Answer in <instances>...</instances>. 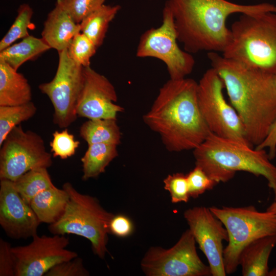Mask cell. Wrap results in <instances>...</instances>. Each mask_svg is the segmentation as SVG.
I'll use <instances>...</instances> for the list:
<instances>
[{"mask_svg":"<svg viewBox=\"0 0 276 276\" xmlns=\"http://www.w3.org/2000/svg\"><path fill=\"white\" fill-rule=\"evenodd\" d=\"M208 57L242 120L247 141L258 146L276 119L275 74L245 67L219 53L209 52Z\"/></svg>","mask_w":276,"mask_h":276,"instance_id":"6da1fadb","label":"cell"},{"mask_svg":"<svg viewBox=\"0 0 276 276\" xmlns=\"http://www.w3.org/2000/svg\"><path fill=\"white\" fill-rule=\"evenodd\" d=\"M197 90L198 82L193 79H170L143 117L170 152L193 150L211 132L199 107Z\"/></svg>","mask_w":276,"mask_h":276,"instance_id":"7a4b0ae2","label":"cell"},{"mask_svg":"<svg viewBox=\"0 0 276 276\" xmlns=\"http://www.w3.org/2000/svg\"><path fill=\"white\" fill-rule=\"evenodd\" d=\"M165 3L172 13L177 40L190 54L222 53L231 40L226 20L233 14L276 13V5L268 3L243 5L227 0H167Z\"/></svg>","mask_w":276,"mask_h":276,"instance_id":"3957f363","label":"cell"},{"mask_svg":"<svg viewBox=\"0 0 276 276\" xmlns=\"http://www.w3.org/2000/svg\"><path fill=\"white\" fill-rule=\"evenodd\" d=\"M248 143L219 136L212 132L193 150L195 166L201 168L218 183L226 182L237 171L262 176L276 196V167L265 149Z\"/></svg>","mask_w":276,"mask_h":276,"instance_id":"277c9868","label":"cell"},{"mask_svg":"<svg viewBox=\"0 0 276 276\" xmlns=\"http://www.w3.org/2000/svg\"><path fill=\"white\" fill-rule=\"evenodd\" d=\"M230 41L222 53L245 67L276 73V13L241 14L230 28Z\"/></svg>","mask_w":276,"mask_h":276,"instance_id":"5b68a950","label":"cell"},{"mask_svg":"<svg viewBox=\"0 0 276 276\" xmlns=\"http://www.w3.org/2000/svg\"><path fill=\"white\" fill-rule=\"evenodd\" d=\"M69 200L61 217L49 224L53 235L74 234L88 240L94 254L104 259L109 232V223L114 215L106 210L95 197L78 192L73 185L66 182L62 185Z\"/></svg>","mask_w":276,"mask_h":276,"instance_id":"8992f818","label":"cell"},{"mask_svg":"<svg viewBox=\"0 0 276 276\" xmlns=\"http://www.w3.org/2000/svg\"><path fill=\"white\" fill-rule=\"evenodd\" d=\"M210 209L222 222L228 233V244L223 250L226 274L236 271L240 254L248 244L259 238L276 234V215L272 213L259 212L252 205L212 206Z\"/></svg>","mask_w":276,"mask_h":276,"instance_id":"52a82bcc","label":"cell"},{"mask_svg":"<svg viewBox=\"0 0 276 276\" xmlns=\"http://www.w3.org/2000/svg\"><path fill=\"white\" fill-rule=\"evenodd\" d=\"M224 88L221 78L213 68L205 71L198 82V102L202 117L212 133L250 144L241 118L224 96Z\"/></svg>","mask_w":276,"mask_h":276,"instance_id":"ba28073f","label":"cell"},{"mask_svg":"<svg viewBox=\"0 0 276 276\" xmlns=\"http://www.w3.org/2000/svg\"><path fill=\"white\" fill-rule=\"evenodd\" d=\"M177 41L173 16L165 3L162 24L157 28L147 30L141 35L136 56L162 61L166 65L171 79L186 78L192 72L195 61L191 54L179 48Z\"/></svg>","mask_w":276,"mask_h":276,"instance_id":"9c48e42d","label":"cell"},{"mask_svg":"<svg viewBox=\"0 0 276 276\" xmlns=\"http://www.w3.org/2000/svg\"><path fill=\"white\" fill-rule=\"evenodd\" d=\"M0 146V179L14 181L31 170L52 165V154L46 150L42 137L25 131L20 125L9 133Z\"/></svg>","mask_w":276,"mask_h":276,"instance_id":"30bf717a","label":"cell"},{"mask_svg":"<svg viewBox=\"0 0 276 276\" xmlns=\"http://www.w3.org/2000/svg\"><path fill=\"white\" fill-rule=\"evenodd\" d=\"M196 241L189 229L172 247L152 246L141 262L147 276H210L211 270L198 255Z\"/></svg>","mask_w":276,"mask_h":276,"instance_id":"8fae6325","label":"cell"},{"mask_svg":"<svg viewBox=\"0 0 276 276\" xmlns=\"http://www.w3.org/2000/svg\"><path fill=\"white\" fill-rule=\"evenodd\" d=\"M58 63L52 80L39 85L54 108L53 122L60 128L77 119V104L83 84L84 67L70 57L67 50L58 52Z\"/></svg>","mask_w":276,"mask_h":276,"instance_id":"7c38bea8","label":"cell"},{"mask_svg":"<svg viewBox=\"0 0 276 276\" xmlns=\"http://www.w3.org/2000/svg\"><path fill=\"white\" fill-rule=\"evenodd\" d=\"M69 243L65 235L36 234L29 244L12 247L15 276H44L57 264L78 257L76 252L66 249Z\"/></svg>","mask_w":276,"mask_h":276,"instance_id":"4fadbf2b","label":"cell"},{"mask_svg":"<svg viewBox=\"0 0 276 276\" xmlns=\"http://www.w3.org/2000/svg\"><path fill=\"white\" fill-rule=\"evenodd\" d=\"M183 216L208 261L212 275L225 276L222 242L224 240L228 242V236L222 222L210 208L204 206L189 209L184 212Z\"/></svg>","mask_w":276,"mask_h":276,"instance_id":"5bb4252c","label":"cell"},{"mask_svg":"<svg viewBox=\"0 0 276 276\" xmlns=\"http://www.w3.org/2000/svg\"><path fill=\"white\" fill-rule=\"evenodd\" d=\"M117 100L115 88L105 76L90 66L84 67L83 84L76 108L78 117L117 119L118 113L124 110L115 103Z\"/></svg>","mask_w":276,"mask_h":276,"instance_id":"9a60e30c","label":"cell"},{"mask_svg":"<svg viewBox=\"0 0 276 276\" xmlns=\"http://www.w3.org/2000/svg\"><path fill=\"white\" fill-rule=\"evenodd\" d=\"M41 223L30 205L20 196L13 182L1 179L0 225L13 239H28L37 234Z\"/></svg>","mask_w":276,"mask_h":276,"instance_id":"2e32d148","label":"cell"},{"mask_svg":"<svg viewBox=\"0 0 276 276\" xmlns=\"http://www.w3.org/2000/svg\"><path fill=\"white\" fill-rule=\"evenodd\" d=\"M80 32V24L56 3L44 21L41 38L51 49L59 52L67 50L75 36Z\"/></svg>","mask_w":276,"mask_h":276,"instance_id":"e0dca14e","label":"cell"},{"mask_svg":"<svg viewBox=\"0 0 276 276\" xmlns=\"http://www.w3.org/2000/svg\"><path fill=\"white\" fill-rule=\"evenodd\" d=\"M276 245V234L256 239L242 251L239 265L243 276H268V259Z\"/></svg>","mask_w":276,"mask_h":276,"instance_id":"ac0fdd59","label":"cell"},{"mask_svg":"<svg viewBox=\"0 0 276 276\" xmlns=\"http://www.w3.org/2000/svg\"><path fill=\"white\" fill-rule=\"evenodd\" d=\"M31 86L24 75L0 60V106H14L32 101Z\"/></svg>","mask_w":276,"mask_h":276,"instance_id":"d6986e66","label":"cell"},{"mask_svg":"<svg viewBox=\"0 0 276 276\" xmlns=\"http://www.w3.org/2000/svg\"><path fill=\"white\" fill-rule=\"evenodd\" d=\"M68 200L67 192L54 186L37 194L30 205L40 223L51 224L63 215Z\"/></svg>","mask_w":276,"mask_h":276,"instance_id":"ffe728a7","label":"cell"},{"mask_svg":"<svg viewBox=\"0 0 276 276\" xmlns=\"http://www.w3.org/2000/svg\"><path fill=\"white\" fill-rule=\"evenodd\" d=\"M51 48L42 38L32 35L0 51V60L18 71L28 61L35 60Z\"/></svg>","mask_w":276,"mask_h":276,"instance_id":"44dd1931","label":"cell"},{"mask_svg":"<svg viewBox=\"0 0 276 276\" xmlns=\"http://www.w3.org/2000/svg\"><path fill=\"white\" fill-rule=\"evenodd\" d=\"M118 155L117 145L105 143L88 145L81 158L82 180L96 178L105 172L106 167Z\"/></svg>","mask_w":276,"mask_h":276,"instance_id":"7402d4cb","label":"cell"},{"mask_svg":"<svg viewBox=\"0 0 276 276\" xmlns=\"http://www.w3.org/2000/svg\"><path fill=\"white\" fill-rule=\"evenodd\" d=\"M121 9L119 5L104 4L80 22L81 32L98 48L103 43L109 24Z\"/></svg>","mask_w":276,"mask_h":276,"instance_id":"603a6c76","label":"cell"},{"mask_svg":"<svg viewBox=\"0 0 276 276\" xmlns=\"http://www.w3.org/2000/svg\"><path fill=\"white\" fill-rule=\"evenodd\" d=\"M117 119H91L80 127L79 135L88 145L105 143L118 145L121 143V132Z\"/></svg>","mask_w":276,"mask_h":276,"instance_id":"cb8c5ba5","label":"cell"},{"mask_svg":"<svg viewBox=\"0 0 276 276\" xmlns=\"http://www.w3.org/2000/svg\"><path fill=\"white\" fill-rule=\"evenodd\" d=\"M13 182L16 191L29 204L37 194L55 186L45 168L31 170Z\"/></svg>","mask_w":276,"mask_h":276,"instance_id":"d4e9b609","label":"cell"},{"mask_svg":"<svg viewBox=\"0 0 276 276\" xmlns=\"http://www.w3.org/2000/svg\"><path fill=\"white\" fill-rule=\"evenodd\" d=\"M37 107L32 101L14 106H0V146L16 126L32 118Z\"/></svg>","mask_w":276,"mask_h":276,"instance_id":"484cf974","label":"cell"},{"mask_svg":"<svg viewBox=\"0 0 276 276\" xmlns=\"http://www.w3.org/2000/svg\"><path fill=\"white\" fill-rule=\"evenodd\" d=\"M33 14V10L29 4L25 3L19 6L13 23L0 41V51L30 35L29 30L32 27Z\"/></svg>","mask_w":276,"mask_h":276,"instance_id":"4316f807","label":"cell"},{"mask_svg":"<svg viewBox=\"0 0 276 276\" xmlns=\"http://www.w3.org/2000/svg\"><path fill=\"white\" fill-rule=\"evenodd\" d=\"M97 49L91 40L80 32L75 36L67 50L72 60L83 67H87L90 66V59Z\"/></svg>","mask_w":276,"mask_h":276,"instance_id":"83f0119b","label":"cell"},{"mask_svg":"<svg viewBox=\"0 0 276 276\" xmlns=\"http://www.w3.org/2000/svg\"><path fill=\"white\" fill-rule=\"evenodd\" d=\"M80 144L79 141L75 140L74 135L65 129L61 131H55L53 133L50 146L53 157L65 159L75 154Z\"/></svg>","mask_w":276,"mask_h":276,"instance_id":"f1b7e54d","label":"cell"},{"mask_svg":"<svg viewBox=\"0 0 276 276\" xmlns=\"http://www.w3.org/2000/svg\"><path fill=\"white\" fill-rule=\"evenodd\" d=\"M105 0H57L77 24L104 4Z\"/></svg>","mask_w":276,"mask_h":276,"instance_id":"f546056e","label":"cell"},{"mask_svg":"<svg viewBox=\"0 0 276 276\" xmlns=\"http://www.w3.org/2000/svg\"><path fill=\"white\" fill-rule=\"evenodd\" d=\"M164 188L171 196L172 203L187 202L189 199L187 175L182 173L168 175L164 179Z\"/></svg>","mask_w":276,"mask_h":276,"instance_id":"4dcf8cb0","label":"cell"},{"mask_svg":"<svg viewBox=\"0 0 276 276\" xmlns=\"http://www.w3.org/2000/svg\"><path fill=\"white\" fill-rule=\"evenodd\" d=\"M187 175L190 197L196 198L207 190H210L218 184L211 179L199 167L195 166Z\"/></svg>","mask_w":276,"mask_h":276,"instance_id":"1f68e13d","label":"cell"},{"mask_svg":"<svg viewBox=\"0 0 276 276\" xmlns=\"http://www.w3.org/2000/svg\"><path fill=\"white\" fill-rule=\"evenodd\" d=\"M83 260L78 256L57 264L50 269L44 276H88Z\"/></svg>","mask_w":276,"mask_h":276,"instance_id":"d6a6232c","label":"cell"},{"mask_svg":"<svg viewBox=\"0 0 276 276\" xmlns=\"http://www.w3.org/2000/svg\"><path fill=\"white\" fill-rule=\"evenodd\" d=\"M15 259L12 246L4 239L0 238V276H15Z\"/></svg>","mask_w":276,"mask_h":276,"instance_id":"836d02e7","label":"cell"},{"mask_svg":"<svg viewBox=\"0 0 276 276\" xmlns=\"http://www.w3.org/2000/svg\"><path fill=\"white\" fill-rule=\"evenodd\" d=\"M110 233L114 236L124 238L130 236L133 231L131 220L122 214L114 215L109 223Z\"/></svg>","mask_w":276,"mask_h":276,"instance_id":"e575fe53","label":"cell"},{"mask_svg":"<svg viewBox=\"0 0 276 276\" xmlns=\"http://www.w3.org/2000/svg\"><path fill=\"white\" fill-rule=\"evenodd\" d=\"M257 149H268V155L270 160L273 159L276 155V119L272 124L266 137L258 146Z\"/></svg>","mask_w":276,"mask_h":276,"instance_id":"d590c367","label":"cell"},{"mask_svg":"<svg viewBox=\"0 0 276 276\" xmlns=\"http://www.w3.org/2000/svg\"><path fill=\"white\" fill-rule=\"evenodd\" d=\"M266 211L272 213L276 215V196L274 201L267 209Z\"/></svg>","mask_w":276,"mask_h":276,"instance_id":"8d00e7d4","label":"cell"},{"mask_svg":"<svg viewBox=\"0 0 276 276\" xmlns=\"http://www.w3.org/2000/svg\"><path fill=\"white\" fill-rule=\"evenodd\" d=\"M268 276H276V268L269 271Z\"/></svg>","mask_w":276,"mask_h":276,"instance_id":"74e56055","label":"cell"},{"mask_svg":"<svg viewBox=\"0 0 276 276\" xmlns=\"http://www.w3.org/2000/svg\"><path fill=\"white\" fill-rule=\"evenodd\" d=\"M275 80H276V73L275 74Z\"/></svg>","mask_w":276,"mask_h":276,"instance_id":"f35d334b","label":"cell"},{"mask_svg":"<svg viewBox=\"0 0 276 276\" xmlns=\"http://www.w3.org/2000/svg\"><path fill=\"white\" fill-rule=\"evenodd\" d=\"M149 1H150V0H149Z\"/></svg>","mask_w":276,"mask_h":276,"instance_id":"ab89813d","label":"cell"}]
</instances>
